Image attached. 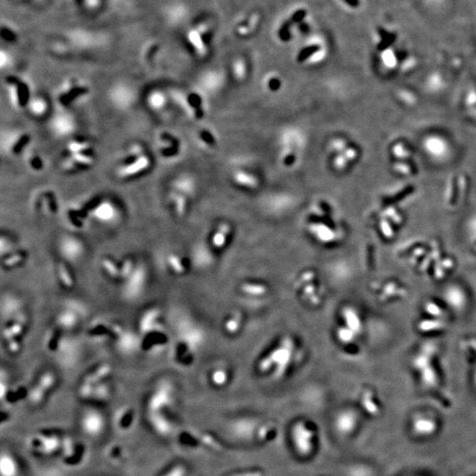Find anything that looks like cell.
Returning a JSON list of instances; mask_svg holds the SVG:
<instances>
[{"label": "cell", "mask_w": 476, "mask_h": 476, "mask_svg": "<svg viewBox=\"0 0 476 476\" xmlns=\"http://www.w3.org/2000/svg\"><path fill=\"white\" fill-rule=\"evenodd\" d=\"M306 136L298 127L288 126L278 137V161L281 167L290 169L296 167L304 155Z\"/></svg>", "instance_id": "cell-1"}, {"label": "cell", "mask_w": 476, "mask_h": 476, "mask_svg": "<svg viewBox=\"0 0 476 476\" xmlns=\"http://www.w3.org/2000/svg\"><path fill=\"white\" fill-rule=\"evenodd\" d=\"M329 163L333 170L344 172L358 158V150L343 136L331 138L327 143Z\"/></svg>", "instance_id": "cell-2"}, {"label": "cell", "mask_w": 476, "mask_h": 476, "mask_svg": "<svg viewBox=\"0 0 476 476\" xmlns=\"http://www.w3.org/2000/svg\"><path fill=\"white\" fill-rule=\"evenodd\" d=\"M147 284V271L144 265H137L133 274L124 281L123 295L125 299L135 301L143 295Z\"/></svg>", "instance_id": "cell-3"}, {"label": "cell", "mask_w": 476, "mask_h": 476, "mask_svg": "<svg viewBox=\"0 0 476 476\" xmlns=\"http://www.w3.org/2000/svg\"><path fill=\"white\" fill-rule=\"evenodd\" d=\"M174 401V389L168 381L161 382L150 395L147 401V408L150 414L162 413L165 408H169Z\"/></svg>", "instance_id": "cell-4"}, {"label": "cell", "mask_w": 476, "mask_h": 476, "mask_svg": "<svg viewBox=\"0 0 476 476\" xmlns=\"http://www.w3.org/2000/svg\"><path fill=\"white\" fill-rule=\"evenodd\" d=\"M230 179L233 185L246 192H254L261 185L259 175L247 167L234 168L230 172Z\"/></svg>", "instance_id": "cell-5"}, {"label": "cell", "mask_w": 476, "mask_h": 476, "mask_svg": "<svg viewBox=\"0 0 476 476\" xmlns=\"http://www.w3.org/2000/svg\"><path fill=\"white\" fill-rule=\"evenodd\" d=\"M106 420L104 416L96 410H87L81 419V428L83 433L90 438H97L105 429Z\"/></svg>", "instance_id": "cell-6"}, {"label": "cell", "mask_w": 476, "mask_h": 476, "mask_svg": "<svg viewBox=\"0 0 476 476\" xmlns=\"http://www.w3.org/2000/svg\"><path fill=\"white\" fill-rule=\"evenodd\" d=\"M59 252L65 260L73 263L78 261L83 256L85 245L75 236H63L59 242Z\"/></svg>", "instance_id": "cell-7"}, {"label": "cell", "mask_w": 476, "mask_h": 476, "mask_svg": "<svg viewBox=\"0 0 476 476\" xmlns=\"http://www.w3.org/2000/svg\"><path fill=\"white\" fill-rule=\"evenodd\" d=\"M138 151L135 154H132L131 158L125 161V163L119 168V175L122 177H132L140 174L148 168L150 165V160L144 155H139Z\"/></svg>", "instance_id": "cell-8"}, {"label": "cell", "mask_w": 476, "mask_h": 476, "mask_svg": "<svg viewBox=\"0 0 476 476\" xmlns=\"http://www.w3.org/2000/svg\"><path fill=\"white\" fill-rule=\"evenodd\" d=\"M314 431L304 423H298L293 429V438L296 449L301 454H309L312 450Z\"/></svg>", "instance_id": "cell-9"}, {"label": "cell", "mask_w": 476, "mask_h": 476, "mask_svg": "<svg viewBox=\"0 0 476 476\" xmlns=\"http://www.w3.org/2000/svg\"><path fill=\"white\" fill-rule=\"evenodd\" d=\"M110 98L113 104L119 109H126L133 104L135 93L133 88L125 84H116L110 92Z\"/></svg>", "instance_id": "cell-10"}, {"label": "cell", "mask_w": 476, "mask_h": 476, "mask_svg": "<svg viewBox=\"0 0 476 476\" xmlns=\"http://www.w3.org/2000/svg\"><path fill=\"white\" fill-rule=\"evenodd\" d=\"M52 132L58 137H66L72 134L75 128L73 118L68 114L59 113L52 118L51 124Z\"/></svg>", "instance_id": "cell-11"}, {"label": "cell", "mask_w": 476, "mask_h": 476, "mask_svg": "<svg viewBox=\"0 0 476 476\" xmlns=\"http://www.w3.org/2000/svg\"><path fill=\"white\" fill-rule=\"evenodd\" d=\"M116 340L118 350L124 354H132L140 347V338L130 331H124Z\"/></svg>", "instance_id": "cell-12"}, {"label": "cell", "mask_w": 476, "mask_h": 476, "mask_svg": "<svg viewBox=\"0 0 476 476\" xmlns=\"http://www.w3.org/2000/svg\"><path fill=\"white\" fill-rule=\"evenodd\" d=\"M160 317H161V312L157 308L147 309L142 314L140 319L139 321V328L140 331V334L144 335L160 326L161 325Z\"/></svg>", "instance_id": "cell-13"}, {"label": "cell", "mask_w": 476, "mask_h": 476, "mask_svg": "<svg viewBox=\"0 0 476 476\" xmlns=\"http://www.w3.org/2000/svg\"><path fill=\"white\" fill-rule=\"evenodd\" d=\"M115 206L109 201L101 202L93 211V216L100 223H112L116 217Z\"/></svg>", "instance_id": "cell-14"}, {"label": "cell", "mask_w": 476, "mask_h": 476, "mask_svg": "<svg viewBox=\"0 0 476 476\" xmlns=\"http://www.w3.org/2000/svg\"><path fill=\"white\" fill-rule=\"evenodd\" d=\"M81 317L73 309L66 307V309L62 310L56 317V326L64 331L73 330L78 326Z\"/></svg>", "instance_id": "cell-15"}, {"label": "cell", "mask_w": 476, "mask_h": 476, "mask_svg": "<svg viewBox=\"0 0 476 476\" xmlns=\"http://www.w3.org/2000/svg\"><path fill=\"white\" fill-rule=\"evenodd\" d=\"M437 421L431 418L419 416L413 421V429L416 433L421 436L431 435L437 430Z\"/></svg>", "instance_id": "cell-16"}, {"label": "cell", "mask_w": 476, "mask_h": 476, "mask_svg": "<svg viewBox=\"0 0 476 476\" xmlns=\"http://www.w3.org/2000/svg\"><path fill=\"white\" fill-rule=\"evenodd\" d=\"M174 186V192L184 194L187 197H192L195 190H196V185L195 181L192 176L187 175H183L176 178V181L173 184Z\"/></svg>", "instance_id": "cell-17"}, {"label": "cell", "mask_w": 476, "mask_h": 476, "mask_svg": "<svg viewBox=\"0 0 476 476\" xmlns=\"http://www.w3.org/2000/svg\"><path fill=\"white\" fill-rule=\"evenodd\" d=\"M151 424L154 427L155 431L162 436H166L170 433L172 425L170 421L168 420L163 413H155L151 414Z\"/></svg>", "instance_id": "cell-18"}, {"label": "cell", "mask_w": 476, "mask_h": 476, "mask_svg": "<svg viewBox=\"0 0 476 476\" xmlns=\"http://www.w3.org/2000/svg\"><path fill=\"white\" fill-rule=\"evenodd\" d=\"M356 417L353 413L347 412L341 414L336 420V427L341 433L348 434L355 429Z\"/></svg>", "instance_id": "cell-19"}, {"label": "cell", "mask_w": 476, "mask_h": 476, "mask_svg": "<svg viewBox=\"0 0 476 476\" xmlns=\"http://www.w3.org/2000/svg\"><path fill=\"white\" fill-rule=\"evenodd\" d=\"M1 476H17L18 465L12 455L2 453L0 460Z\"/></svg>", "instance_id": "cell-20"}, {"label": "cell", "mask_w": 476, "mask_h": 476, "mask_svg": "<svg viewBox=\"0 0 476 476\" xmlns=\"http://www.w3.org/2000/svg\"><path fill=\"white\" fill-rule=\"evenodd\" d=\"M146 103L148 107L155 112H161L167 105V97L160 90H154L147 95Z\"/></svg>", "instance_id": "cell-21"}, {"label": "cell", "mask_w": 476, "mask_h": 476, "mask_svg": "<svg viewBox=\"0 0 476 476\" xmlns=\"http://www.w3.org/2000/svg\"><path fill=\"white\" fill-rule=\"evenodd\" d=\"M112 373V366L109 364L101 365L93 372L88 374L84 380V383H88L92 385H96L101 383L103 378H107Z\"/></svg>", "instance_id": "cell-22"}, {"label": "cell", "mask_w": 476, "mask_h": 476, "mask_svg": "<svg viewBox=\"0 0 476 476\" xmlns=\"http://www.w3.org/2000/svg\"><path fill=\"white\" fill-rule=\"evenodd\" d=\"M101 267L108 277L113 280H120V266L111 257H105L101 262Z\"/></svg>", "instance_id": "cell-23"}, {"label": "cell", "mask_w": 476, "mask_h": 476, "mask_svg": "<svg viewBox=\"0 0 476 476\" xmlns=\"http://www.w3.org/2000/svg\"><path fill=\"white\" fill-rule=\"evenodd\" d=\"M309 230L322 241L333 240L335 237V232L324 223H313L309 225Z\"/></svg>", "instance_id": "cell-24"}, {"label": "cell", "mask_w": 476, "mask_h": 476, "mask_svg": "<svg viewBox=\"0 0 476 476\" xmlns=\"http://www.w3.org/2000/svg\"><path fill=\"white\" fill-rule=\"evenodd\" d=\"M2 306H3L2 307L3 314L6 317H14V315L21 314L19 313V311L22 307V303L21 301L16 299L13 296H6V298L3 300Z\"/></svg>", "instance_id": "cell-25"}, {"label": "cell", "mask_w": 476, "mask_h": 476, "mask_svg": "<svg viewBox=\"0 0 476 476\" xmlns=\"http://www.w3.org/2000/svg\"><path fill=\"white\" fill-rule=\"evenodd\" d=\"M57 277L59 280V282L62 284V286L66 289H72L74 287V280L73 276L69 270L68 267L65 266L63 263H60L57 265Z\"/></svg>", "instance_id": "cell-26"}, {"label": "cell", "mask_w": 476, "mask_h": 476, "mask_svg": "<svg viewBox=\"0 0 476 476\" xmlns=\"http://www.w3.org/2000/svg\"><path fill=\"white\" fill-rule=\"evenodd\" d=\"M262 86L268 93H278L283 86V81L279 75L272 74L267 76L264 82H262Z\"/></svg>", "instance_id": "cell-27"}, {"label": "cell", "mask_w": 476, "mask_h": 476, "mask_svg": "<svg viewBox=\"0 0 476 476\" xmlns=\"http://www.w3.org/2000/svg\"><path fill=\"white\" fill-rule=\"evenodd\" d=\"M26 258L25 254L23 252H13L3 257L2 264L6 269H13L17 266H21Z\"/></svg>", "instance_id": "cell-28"}, {"label": "cell", "mask_w": 476, "mask_h": 476, "mask_svg": "<svg viewBox=\"0 0 476 476\" xmlns=\"http://www.w3.org/2000/svg\"><path fill=\"white\" fill-rule=\"evenodd\" d=\"M447 302L454 308H459L465 303V296L463 292L458 287H450L447 289L446 294Z\"/></svg>", "instance_id": "cell-29"}, {"label": "cell", "mask_w": 476, "mask_h": 476, "mask_svg": "<svg viewBox=\"0 0 476 476\" xmlns=\"http://www.w3.org/2000/svg\"><path fill=\"white\" fill-rule=\"evenodd\" d=\"M166 266H168V270L176 274V275H182L185 271V267L178 255L176 254L170 253L167 255L166 257Z\"/></svg>", "instance_id": "cell-30"}, {"label": "cell", "mask_w": 476, "mask_h": 476, "mask_svg": "<svg viewBox=\"0 0 476 476\" xmlns=\"http://www.w3.org/2000/svg\"><path fill=\"white\" fill-rule=\"evenodd\" d=\"M28 111L34 116H43L48 111L47 102L41 97L31 99L28 103Z\"/></svg>", "instance_id": "cell-31"}, {"label": "cell", "mask_w": 476, "mask_h": 476, "mask_svg": "<svg viewBox=\"0 0 476 476\" xmlns=\"http://www.w3.org/2000/svg\"><path fill=\"white\" fill-rule=\"evenodd\" d=\"M230 231V227L227 224H221L216 228L214 235L212 236V242L215 247H223L227 241V236Z\"/></svg>", "instance_id": "cell-32"}, {"label": "cell", "mask_w": 476, "mask_h": 476, "mask_svg": "<svg viewBox=\"0 0 476 476\" xmlns=\"http://www.w3.org/2000/svg\"><path fill=\"white\" fill-rule=\"evenodd\" d=\"M343 315L345 320L347 322V327L353 331L355 334L359 333L361 329V322L356 311L351 309H345Z\"/></svg>", "instance_id": "cell-33"}, {"label": "cell", "mask_w": 476, "mask_h": 476, "mask_svg": "<svg viewBox=\"0 0 476 476\" xmlns=\"http://www.w3.org/2000/svg\"><path fill=\"white\" fill-rule=\"evenodd\" d=\"M56 378L55 374L52 373L51 371H47L42 374L36 385L40 386L46 392H49V391L52 390V388L56 386Z\"/></svg>", "instance_id": "cell-34"}, {"label": "cell", "mask_w": 476, "mask_h": 476, "mask_svg": "<svg viewBox=\"0 0 476 476\" xmlns=\"http://www.w3.org/2000/svg\"><path fill=\"white\" fill-rule=\"evenodd\" d=\"M321 51V46L319 44H311L307 47L304 48L301 50L300 52L296 56V60L299 63H305V61L308 60L309 57L313 56L316 53Z\"/></svg>", "instance_id": "cell-35"}, {"label": "cell", "mask_w": 476, "mask_h": 476, "mask_svg": "<svg viewBox=\"0 0 476 476\" xmlns=\"http://www.w3.org/2000/svg\"><path fill=\"white\" fill-rule=\"evenodd\" d=\"M137 265L133 262L132 258H125L119 264L120 266V280L125 281V280L128 278L130 275L133 274V271L135 269Z\"/></svg>", "instance_id": "cell-36"}, {"label": "cell", "mask_w": 476, "mask_h": 476, "mask_svg": "<svg viewBox=\"0 0 476 476\" xmlns=\"http://www.w3.org/2000/svg\"><path fill=\"white\" fill-rule=\"evenodd\" d=\"M373 394L371 392H366L364 398H363V404L365 409L370 414V415H377L378 412V408L375 402L372 400Z\"/></svg>", "instance_id": "cell-37"}, {"label": "cell", "mask_w": 476, "mask_h": 476, "mask_svg": "<svg viewBox=\"0 0 476 476\" xmlns=\"http://www.w3.org/2000/svg\"><path fill=\"white\" fill-rule=\"evenodd\" d=\"M46 393L47 392L45 391L42 389L40 386L35 385L29 392L28 397L32 403L39 404L43 402V399H45Z\"/></svg>", "instance_id": "cell-38"}, {"label": "cell", "mask_w": 476, "mask_h": 476, "mask_svg": "<svg viewBox=\"0 0 476 476\" xmlns=\"http://www.w3.org/2000/svg\"><path fill=\"white\" fill-rule=\"evenodd\" d=\"M422 379H423L425 385L429 386H435L436 383H437V378H436V373H435L433 369H431L429 366L423 369Z\"/></svg>", "instance_id": "cell-39"}, {"label": "cell", "mask_w": 476, "mask_h": 476, "mask_svg": "<svg viewBox=\"0 0 476 476\" xmlns=\"http://www.w3.org/2000/svg\"><path fill=\"white\" fill-rule=\"evenodd\" d=\"M291 25L292 22L290 21H287L284 22L280 28L279 37L282 42H288L291 38V33H290Z\"/></svg>", "instance_id": "cell-40"}, {"label": "cell", "mask_w": 476, "mask_h": 476, "mask_svg": "<svg viewBox=\"0 0 476 476\" xmlns=\"http://www.w3.org/2000/svg\"><path fill=\"white\" fill-rule=\"evenodd\" d=\"M444 326V323L440 321H436V320H428V321L421 322L420 324V329L421 331H424V332H427V331H432L437 330V329H440L441 327Z\"/></svg>", "instance_id": "cell-41"}, {"label": "cell", "mask_w": 476, "mask_h": 476, "mask_svg": "<svg viewBox=\"0 0 476 476\" xmlns=\"http://www.w3.org/2000/svg\"><path fill=\"white\" fill-rule=\"evenodd\" d=\"M203 135H202V141L205 143L206 146L208 147H214L216 145V139H215L214 133H211L210 130H203Z\"/></svg>", "instance_id": "cell-42"}, {"label": "cell", "mask_w": 476, "mask_h": 476, "mask_svg": "<svg viewBox=\"0 0 476 476\" xmlns=\"http://www.w3.org/2000/svg\"><path fill=\"white\" fill-rule=\"evenodd\" d=\"M227 374L225 373L223 369H219L213 374L212 380L216 386H223V384L227 382Z\"/></svg>", "instance_id": "cell-43"}, {"label": "cell", "mask_w": 476, "mask_h": 476, "mask_svg": "<svg viewBox=\"0 0 476 476\" xmlns=\"http://www.w3.org/2000/svg\"><path fill=\"white\" fill-rule=\"evenodd\" d=\"M338 336H339V339L341 341L349 342V341H351L352 339H354L355 333L348 327H345V328H342L339 331Z\"/></svg>", "instance_id": "cell-44"}, {"label": "cell", "mask_w": 476, "mask_h": 476, "mask_svg": "<svg viewBox=\"0 0 476 476\" xmlns=\"http://www.w3.org/2000/svg\"><path fill=\"white\" fill-rule=\"evenodd\" d=\"M185 468L183 466L177 465L168 469L167 472L164 473L161 476H185Z\"/></svg>", "instance_id": "cell-45"}, {"label": "cell", "mask_w": 476, "mask_h": 476, "mask_svg": "<svg viewBox=\"0 0 476 476\" xmlns=\"http://www.w3.org/2000/svg\"><path fill=\"white\" fill-rule=\"evenodd\" d=\"M6 344H7L6 348L8 349V351L12 354H17L18 352H20L21 348H22V344L20 343V341L17 339L6 341Z\"/></svg>", "instance_id": "cell-46"}, {"label": "cell", "mask_w": 476, "mask_h": 476, "mask_svg": "<svg viewBox=\"0 0 476 476\" xmlns=\"http://www.w3.org/2000/svg\"><path fill=\"white\" fill-rule=\"evenodd\" d=\"M306 14H307L306 10H305V9H300V10L296 11V12H295V13L292 14L290 22H292V24L293 23H298L299 24V23H301V22L304 21V19L306 16Z\"/></svg>", "instance_id": "cell-47"}, {"label": "cell", "mask_w": 476, "mask_h": 476, "mask_svg": "<svg viewBox=\"0 0 476 476\" xmlns=\"http://www.w3.org/2000/svg\"><path fill=\"white\" fill-rule=\"evenodd\" d=\"M415 365L418 369H423L429 366V358L428 356H420L415 361Z\"/></svg>", "instance_id": "cell-48"}, {"label": "cell", "mask_w": 476, "mask_h": 476, "mask_svg": "<svg viewBox=\"0 0 476 476\" xmlns=\"http://www.w3.org/2000/svg\"><path fill=\"white\" fill-rule=\"evenodd\" d=\"M426 310L429 314H431L433 316H437V317H439V316L442 315V310H441V309L438 306H437V305L432 304V303H429V304L426 305Z\"/></svg>", "instance_id": "cell-49"}, {"label": "cell", "mask_w": 476, "mask_h": 476, "mask_svg": "<svg viewBox=\"0 0 476 476\" xmlns=\"http://www.w3.org/2000/svg\"><path fill=\"white\" fill-rule=\"evenodd\" d=\"M202 440L204 441V443H206L207 446H212L214 447L215 449L217 450H222V446L220 445L219 443L216 442L214 438H212L209 435H205L203 438H202Z\"/></svg>", "instance_id": "cell-50"}, {"label": "cell", "mask_w": 476, "mask_h": 476, "mask_svg": "<svg viewBox=\"0 0 476 476\" xmlns=\"http://www.w3.org/2000/svg\"><path fill=\"white\" fill-rule=\"evenodd\" d=\"M269 430L270 428L268 426H264L262 429H259V433H258L259 439L264 440L267 437V434L269 433Z\"/></svg>", "instance_id": "cell-51"}, {"label": "cell", "mask_w": 476, "mask_h": 476, "mask_svg": "<svg viewBox=\"0 0 476 476\" xmlns=\"http://www.w3.org/2000/svg\"><path fill=\"white\" fill-rule=\"evenodd\" d=\"M298 28H299V30L303 33V34H308L309 32V27L307 23L305 22H301L298 25Z\"/></svg>", "instance_id": "cell-52"}, {"label": "cell", "mask_w": 476, "mask_h": 476, "mask_svg": "<svg viewBox=\"0 0 476 476\" xmlns=\"http://www.w3.org/2000/svg\"><path fill=\"white\" fill-rule=\"evenodd\" d=\"M345 1L348 5H350L351 7H354V8H356L359 6V0H343Z\"/></svg>", "instance_id": "cell-53"}, {"label": "cell", "mask_w": 476, "mask_h": 476, "mask_svg": "<svg viewBox=\"0 0 476 476\" xmlns=\"http://www.w3.org/2000/svg\"><path fill=\"white\" fill-rule=\"evenodd\" d=\"M262 476V473L259 472V471H256V472H250L245 473V474H241V475H237V476Z\"/></svg>", "instance_id": "cell-54"}, {"label": "cell", "mask_w": 476, "mask_h": 476, "mask_svg": "<svg viewBox=\"0 0 476 476\" xmlns=\"http://www.w3.org/2000/svg\"><path fill=\"white\" fill-rule=\"evenodd\" d=\"M443 266H446V268H450L452 266V261L450 260V259H446L445 261L443 262Z\"/></svg>", "instance_id": "cell-55"}, {"label": "cell", "mask_w": 476, "mask_h": 476, "mask_svg": "<svg viewBox=\"0 0 476 476\" xmlns=\"http://www.w3.org/2000/svg\"><path fill=\"white\" fill-rule=\"evenodd\" d=\"M470 344H471V345H472V347H474V348H476V339H471V340H470Z\"/></svg>", "instance_id": "cell-56"}, {"label": "cell", "mask_w": 476, "mask_h": 476, "mask_svg": "<svg viewBox=\"0 0 476 476\" xmlns=\"http://www.w3.org/2000/svg\"><path fill=\"white\" fill-rule=\"evenodd\" d=\"M32 1H42V0H32Z\"/></svg>", "instance_id": "cell-57"}, {"label": "cell", "mask_w": 476, "mask_h": 476, "mask_svg": "<svg viewBox=\"0 0 476 476\" xmlns=\"http://www.w3.org/2000/svg\"></svg>", "instance_id": "cell-58"}]
</instances>
